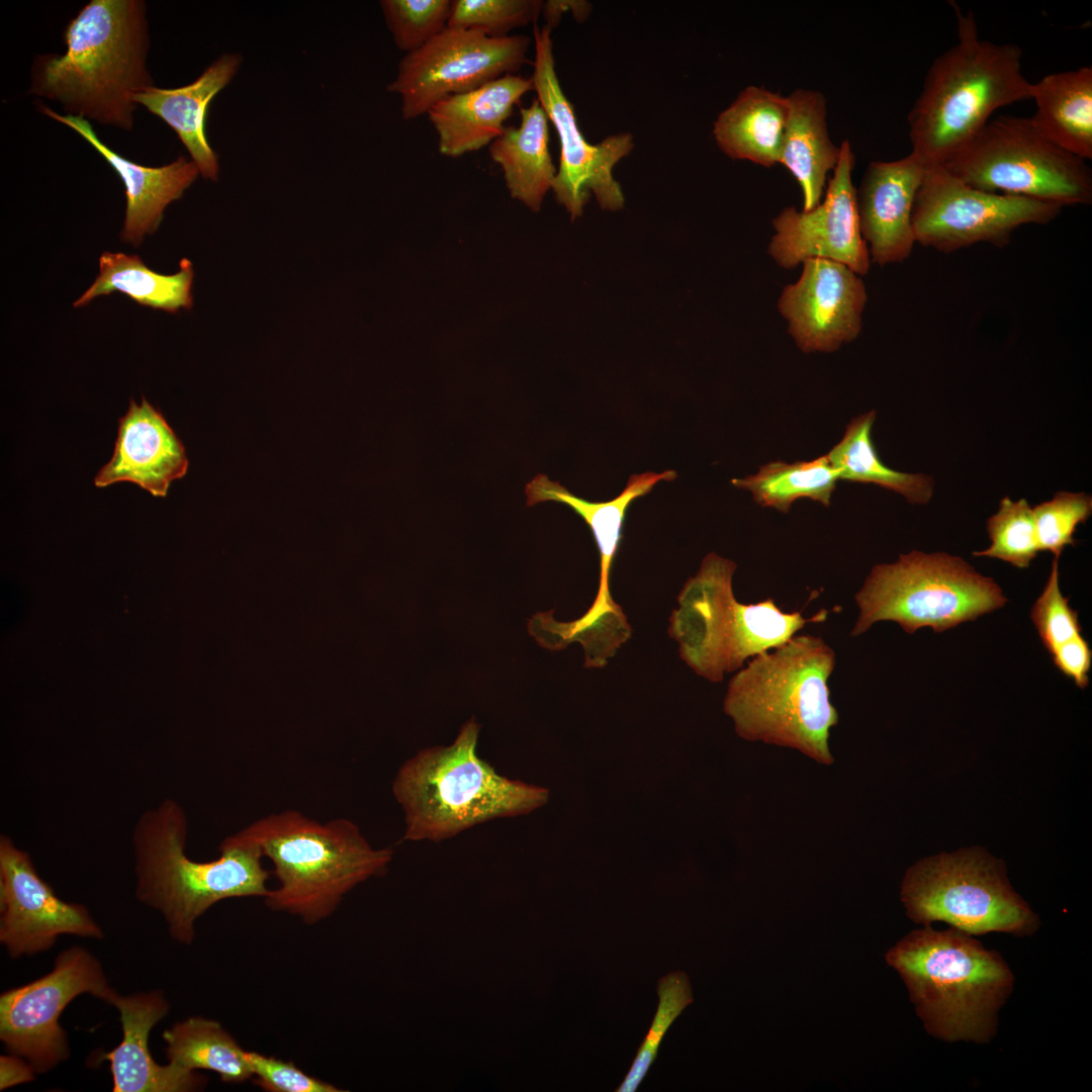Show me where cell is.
Wrapping results in <instances>:
<instances>
[{"mask_svg":"<svg viewBox=\"0 0 1092 1092\" xmlns=\"http://www.w3.org/2000/svg\"><path fill=\"white\" fill-rule=\"evenodd\" d=\"M1062 206L975 188L941 164L926 165L912 211L915 242L949 254L986 243L1006 247L1015 230L1048 224Z\"/></svg>","mask_w":1092,"mask_h":1092,"instance_id":"7c38bea8","label":"cell"},{"mask_svg":"<svg viewBox=\"0 0 1092 1092\" xmlns=\"http://www.w3.org/2000/svg\"><path fill=\"white\" fill-rule=\"evenodd\" d=\"M907 916L943 921L968 934L1032 935L1039 920L1011 888L1002 861L979 848L941 853L909 868L901 886Z\"/></svg>","mask_w":1092,"mask_h":1092,"instance_id":"30bf717a","label":"cell"},{"mask_svg":"<svg viewBox=\"0 0 1092 1092\" xmlns=\"http://www.w3.org/2000/svg\"><path fill=\"white\" fill-rule=\"evenodd\" d=\"M551 30L547 25L540 27L534 23L535 58L531 80L560 143L559 168L552 186L555 198L571 219L582 215L589 191L603 209L619 210L624 206L625 198L613 177V169L632 152L633 136L629 132H620L596 145L584 139L555 71Z\"/></svg>","mask_w":1092,"mask_h":1092,"instance_id":"9a60e30c","label":"cell"},{"mask_svg":"<svg viewBox=\"0 0 1092 1092\" xmlns=\"http://www.w3.org/2000/svg\"><path fill=\"white\" fill-rule=\"evenodd\" d=\"M542 5L535 0H453L448 27L505 37L514 28L537 22Z\"/></svg>","mask_w":1092,"mask_h":1092,"instance_id":"d590c367","label":"cell"},{"mask_svg":"<svg viewBox=\"0 0 1092 1092\" xmlns=\"http://www.w3.org/2000/svg\"><path fill=\"white\" fill-rule=\"evenodd\" d=\"M676 476L670 469L661 473L632 474L618 496L599 503L571 493L545 474H537L526 484L528 507L549 500L564 504L581 517L595 537L601 569L598 594L581 617L570 622L554 621L550 628L551 638L558 648L564 649L570 643L578 642L583 647L584 663L588 666L606 665L631 636V626L610 594L611 567L622 539L628 508L636 498L649 493L657 482L670 481Z\"/></svg>","mask_w":1092,"mask_h":1092,"instance_id":"8fae6325","label":"cell"},{"mask_svg":"<svg viewBox=\"0 0 1092 1092\" xmlns=\"http://www.w3.org/2000/svg\"><path fill=\"white\" fill-rule=\"evenodd\" d=\"M958 39L925 75L907 119L911 153L925 165L943 164L967 145L1000 107L1031 98L1021 72L1022 50L979 37L972 12L952 2Z\"/></svg>","mask_w":1092,"mask_h":1092,"instance_id":"3957f363","label":"cell"},{"mask_svg":"<svg viewBox=\"0 0 1092 1092\" xmlns=\"http://www.w3.org/2000/svg\"><path fill=\"white\" fill-rule=\"evenodd\" d=\"M187 827L181 805L166 799L142 814L132 834L135 896L183 944L193 942L197 919L214 904L270 891L261 847L245 828L221 841L217 858L197 861L186 854Z\"/></svg>","mask_w":1092,"mask_h":1092,"instance_id":"7a4b0ae2","label":"cell"},{"mask_svg":"<svg viewBox=\"0 0 1092 1092\" xmlns=\"http://www.w3.org/2000/svg\"><path fill=\"white\" fill-rule=\"evenodd\" d=\"M34 1075L32 1066L22 1057L14 1054L0 1057V1090L30 1082L34 1079Z\"/></svg>","mask_w":1092,"mask_h":1092,"instance_id":"b9f144b4","label":"cell"},{"mask_svg":"<svg viewBox=\"0 0 1092 1092\" xmlns=\"http://www.w3.org/2000/svg\"><path fill=\"white\" fill-rule=\"evenodd\" d=\"M926 1031L945 1041L988 1042L1014 976L1002 957L954 927L906 934L886 953Z\"/></svg>","mask_w":1092,"mask_h":1092,"instance_id":"5b68a950","label":"cell"},{"mask_svg":"<svg viewBox=\"0 0 1092 1092\" xmlns=\"http://www.w3.org/2000/svg\"><path fill=\"white\" fill-rule=\"evenodd\" d=\"M991 545L974 551L977 557L997 558L1017 568H1026L1040 552L1032 508L1025 498L1004 496L996 514L987 521Z\"/></svg>","mask_w":1092,"mask_h":1092,"instance_id":"836d02e7","label":"cell"},{"mask_svg":"<svg viewBox=\"0 0 1092 1092\" xmlns=\"http://www.w3.org/2000/svg\"><path fill=\"white\" fill-rule=\"evenodd\" d=\"M192 282L188 259L180 261L177 273L163 275L148 268L138 255L104 252L99 258V274L73 305L85 306L98 296L119 291L140 305L177 313L192 308Z\"/></svg>","mask_w":1092,"mask_h":1092,"instance_id":"f546056e","label":"cell"},{"mask_svg":"<svg viewBox=\"0 0 1092 1092\" xmlns=\"http://www.w3.org/2000/svg\"><path fill=\"white\" fill-rule=\"evenodd\" d=\"M1040 551L1059 558L1076 544L1074 534L1092 514V496L1085 492L1058 491L1053 498L1032 508Z\"/></svg>","mask_w":1092,"mask_h":1092,"instance_id":"74e56055","label":"cell"},{"mask_svg":"<svg viewBox=\"0 0 1092 1092\" xmlns=\"http://www.w3.org/2000/svg\"><path fill=\"white\" fill-rule=\"evenodd\" d=\"M586 6L580 1L550 0L543 3L541 13L546 20L545 25L552 29L558 24L562 13L568 9H571L576 19H584L588 13V10H585Z\"/></svg>","mask_w":1092,"mask_h":1092,"instance_id":"7bdbcfd3","label":"cell"},{"mask_svg":"<svg viewBox=\"0 0 1092 1092\" xmlns=\"http://www.w3.org/2000/svg\"><path fill=\"white\" fill-rule=\"evenodd\" d=\"M788 115L780 158L798 182L803 209L809 211L822 200L827 176L836 168L840 146L830 139L827 101L812 89L797 88L787 96Z\"/></svg>","mask_w":1092,"mask_h":1092,"instance_id":"484cf974","label":"cell"},{"mask_svg":"<svg viewBox=\"0 0 1092 1092\" xmlns=\"http://www.w3.org/2000/svg\"><path fill=\"white\" fill-rule=\"evenodd\" d=\"M520 113V126H506L488 152L502 168L511 196L539 211L557 172L549 151V119L537 98Z\"/></svg>","mask_w":1092,"mask_h":1092,"instance_id":"83f0119b","label":"cell"},{"mask_svg":"<svg viewBox=\"0 0 1092 1092\" xmlns=\"http://www.w3.org/2000/svg\"><path fill=\"white\" fill-rule=\"evenodd\" d=\"M1058 560L1054 558L1043 592L1030 612L1038 635L1051 654L1064 642L1081 635L1082 631L1078 612L1069 606L1068 598L1060 590Z\"/></svg>","mask_w":1092,"mask_h":1092,"instance_id":"f35d334b","label":"cell"},{"mask_svg":"<svg viewBox=\"0 0 1092 1092\" xmlns=\"http://www.w3.org/2000/svg\"><path fill=\"white\" fill-rule=\"evenodd\" d=\"M787 115V96L750 85L718 115L713 135L730 159L771 168L780 164Z\"/></svg>","mask_w":1092,"mask_h":1092,"instance_id":"4316f807","label":"cell"},{"mask_svg":"<svg viewBox=\"0 0 1092 1092\" xmlns=\"http://www.w3.org/2000/svg\"><path fill=\"white\" fill-rule=\"evenodd\" d=\"M162 1036L169 1063L178 1068L211 1071L225 1083L239 1084L253 1078L246 1051L218 1021L188 1017L166 1029Z\"/></svg>","mask_w":1092,"mask_h":1092,"instance_id":"1f68e13d","label":"cell"},{"mask_svg":"<svg viewBox=\"0 0 1092 1092\" xmlns=\"http://www.w3.org/2000/svg\"><path fill=\"white\" fill-rule=\"evenodd\" d=\"M380 4L396 47L406 54L448 26L451 0H383Z\"/></svg>","mask_w":1092,"mask_h":1092,"instance_id":"8d00e7d4","label":"cell"},{"mask_svg":"<svg viewBox=\"0 0 1092 1092\" xmlns=\"http://www.w3.org/2000/svg\"><path fill=\"white\" fill-rule=\"evenodd\" d=\"M245 829L273 863L278 881L264 898L266 905L307 925L330 917L351 890L382 875L392 859L391 849L373 847L346 818L321 823L284 810Z\"/></svg>","mask_w":1092,"mask_h":1092,"instance_id":"52a82bcc","label":"cell"},{"mask_svg":"<svg viewBox=\"0 0 1092 1092\" xmlns=\"http://www.w3.org/2000/svg\"><path fill=\"white\" fill-rule=\"evenodd\" d=\"M529 91H534L531 78L507 74L437 102L427 114L438 133L440 154L458 158L489 146L503 133L514 106Z\"/></svg>","mask_w":1092,"mask_h":1092,"instance_id":"cb8c5ba5","label":"cell"},{"mask_svg":"<svg viewBox=\"0 0 1092 1092\" xmlns=\"http://www.w3.org/2000/svg\"><path fill=\"white\" fill-rule=\"evenodd\" d=\"M88 993L111 1003L100 962L87 949L72 946L56 958L47 975L0 996V1039L10 1054L25 1059L35 1073H47L70 1057L59 1018L67 1005Z\"/></svg>","mask_w":1092,"mask_h":1092,"instance_id":"4fadbf2b","label":"cell"},{"mask_svg":"<svg viewBox=\"0 0 1092 1092\" xmlns=\"http://www.w3.org/2000/svg\"><path fill=\"white\" fill-rule=\"evenodd\" d=\"M838 479V472L825 454L812 461L769 462L756 474L734 478L731 482L750 491L754 502L761 507L788 513L792 504L801 497L828 507Z\"/></svg>","mask_w":1092,"mask_h":1092,"instance_id":"d6a6232c","label":"cell"},{"mask_svg":"<svg viewBox=\"0 0 1092 1092\" xmlns=\"http://www.w3.org/2000/svg\"><path fill=\"white\" fill-rule=\"evenodd\" d=\"M38 109L76 131L120 177L126 199L120 239L125 243L139 246L145 236L154 234L166 207L179 199L199 174L194 162L182 156L160 167H146L131 162L104 144L88 120L60 114L44 104H40Z\"/></svg>","mask_w":1092,"mask_h":1092,"instance_id":"7402d4cb","label":"cell"},{"mask_svg":"<svg viewBox=\"0 0 1092 1092\" xmlns=\"http://www.w3.org/2000/svg\"><path fill=\"white\" fill-rule=\"evenodd\" d=\"M241 64L237 54H224L192 83L174 89L155 85L134 95L133 101L163 119L188 151L199 174L217 180L218 158L210 147L205 121L212 98L234 78Z\"/></svg>","mask_w":1092,"mask_h":1092,"instance_id":"d4e9b609","label":"cell"},{"mask_svg":"<svg viewBox=\"0 0 1092 1092\" xmlns=\"http://www.w3.org/2000/svg\"><path fill=\"white\" fill-rule=\"evenodd\" d=\"M1052 655L1055 665L1064 674L1072 677L1078 688L1085 689L1088 686L1092 653L1082 635L1064 642Z\"/></svg>","mask_w":1092,"mask_h":1092,"instance_id":"60d3db41","label":"cell"},{"mask_svg":"<svg viewBox=\"0 0 1092 1092\" xmlns=\"http://www.w3.org/2000/svg\"><path fill=\"white\" fill-rule=\"evenodd\" d=\"M63 934L103 937L87 908L59 898L37 874L29 854L1 835V944L17 959L49 950Z\"/></svg>","mask_w":1092,"mask_h":1092,"instance_id":"e0dca14e","label":"cell"},{"mask_svg":"<svg viewBox=\"0 0 1092 1092\" xmlns=\"http://www.w3.org/2000/svg\"><path fill=\"white\" fill-rule=\"evenodd\" d=\"M854 599L859 613L851 636L880 621H894L908 634L922 627L943 632L1007 602L991 577L963 558L917 550L875 565Z\"/></svg>","mask_w":1092,"mask_h":1092,"instance_id":"ba28073f","label":"cell"},{"mask_svg":"<svg viewBox=\"0 0 1092 1092\" xmlns=\"http://www.w3.org/2000/svg\"><path fill=\"white\" fill-rule=\"evenodd\" d=\"M736 563L709 553L681 588L669 619V635L681 659L699 675L717 682L730 672V649L737 601L732 577Z\"/></svg>","mask_w":1092,"mask_h":1092,"instance_id":"d6986e66","label":"cell"},{"mask_svg":"<svg viewBox=\"0 0 1092 1092\" xmlns=\"http://www.w3.org/2000/svg\"><path fill=\"white\" fill-rule=\"evenodd\" d=\"M876 412H867L850 421L845 433L827 454L839 479L873 483L903 495L911 504H927L934 490L931 476L906 473L886 466L872 441Z\"/></svg>","mask_w":1092,"mask_h":1092,"instance_id":"4dcf8cb0","label":"cell"},{"mask_svg":"<svg viewBox=\"0 0 1092 1092\" xmlns=\"http://www.w3.org/2000/svg\"><path fill=\"white\" fill-rule=\"evenodd\" d=\"M658 1006L632 1065L617 1092H634L656 1060L660 1043L673 1021L693 1002L692 986L682 972L658 980Z\"/></svg>","mask_w":1092,"mask_h":1092,"instance_id":"e575fe53","label":"cell"},{"mask_svg":"<svg viewBox=\"0 0 1092 1092\" xmlns=\"http://www.w3.org/2000/svg\"><path fill=\"white\" fill-rule=\"evenodd\" d=\"M941 165L965 183L988 192L1062 207L1092 202V171L1086 161L1050 141L1030 117L990 119Z\"/></svg>","mask_w":1092,"mask_h":1092,"instance_id":"9c48e42d","label":"cell"},{"mask_svg":"<svg viewBox=\"0 0 1092 1092\" xmlns=\"http://www.w3.org/2000/svg\"><path fill=\"white\" fill-rule=\"evenodd\" d=\"M840 148L820 203L809 211L788 206L772 218L775 233L767 252L778 266L793 269L805 260L821 258L841 263L859 276L869 273L872 262L859 230L852 183L854 154L847 140Z\"/></svg>","mask_w":1092,"mask_h":1092,"instance_id":"2e32d148","label":"cell"},{"mask_svg":"<svg viewBox=\"0 0 1092 1092\" xmlns=\"http://www.w3.org/2000/svg\"><path fill=\"white\" fill-rule=\"evenodd\" d=\"M527 35L491 37L475 29L446 27L405 54L387 91L401 99L404 119L427 114L443 98L474 90L528 61Z\"/></svg>","mask_w":1092,"mask_h":1092,"instance_id":"5bb4252c","label":"cell"},{"mask_svg":"<svg viewBox=\"0 0 1092 1092\" xmlns=\"http://www.w3.org/2000/svg\"><path fill=\"white\" fill-rule=\"evenodd\" d=\"M1035 127L1065 151L1092 159V67L1058 72L1032 83Z\"/></svg>","mask_w":1092,"mask_h":1092,"instance_id":"f1b7e54d","label":"cell"},{"mask_svg":"<svg viewBox=\"0 0 1092 1092\" xmlns=\"http://www.w3.org/2000/svg\"><path fill=\"white\" fill-rule=\"evenodd\" d=\"M834 650L813 635L756 655L729 681L724 711L736 733L753 742L791 748L823 765L834 762L829 738L839 716L828 680Z\"/></svg>","mask_w":1092,"mask_h":1092,"instance_id":"277c9868","label":"cell"},{"mask_svg":"<svg viewBox=\"0 0 1092 1092\" xmlns=\"http://www.w3.org/2000/svg\"><path fill=\"white\" fill-rule=\"evenodd\" d=\"M254 1083L268 1092H340L337 1086L308 1075L292 1062L246 1051Z\"/></svg>","mask_w":1092,"mask_h":1092,"instance_id":"ab89813d","label":"cell"},{"mask_svg":"<svg viewBox=\"0 0 1092 1092\" xmlns=\"http://www.w3.org/2000/svg\"><path fill=\"white\" fill-rule=\"evenodd\" d=\"M64 40L63 54L35 56L28 93L58 102L67 115L130 130L134 95L154 86L146 2L91 0Z\"/></svg>","mask_w":1092,"mask_h":1092,"instance_id":"6da1fadb","label":"cell"},{"mask_svg":"<svg viewBox=\"0 0 1092 1092\" xmlns=\"http://www.w3.org/2000/svg\"><path fill=\"white\" fill-rule=\"evenodd\" d=\"M802 266L798 280L784 287L778 309L802 352H835L861 332L866 285L859 275L835 261L813 258Z\"/></svg>","mask_w":1092,"mask_h":1092,"instance_id":"ac0fdd59","label":"cell"},{"mask_svg":"<svg viewBox=\"0 0 1092 1092\" xmlns=\"http://www.w3.org/2000/svg\"><path fill=\"white\" fill-rule=\"evenodd\" d=\"M188 468L185 448L163 415L143 397L130 400L119 419L110 460L94 478L97 487L129 481L154 496H166L171 482Z\"/></svg>","mask_w":1092,"mask_h":1092,"instance_id":"44dd1931","label":"cell"},{"mask_svg":"<svg viewBox=\"0 0 1092 1092\" xmlns=\"http://www.w3.org/2000/svg\"><path fill=\"white\" fill-rule=\"evenodd\" d=\"M119 1011L123 1037L107 1054L114 1092H189L205 1087L206 1078L172 1064L158 1065L149 1048L152 1028L169 1012L164 992L154 990L127 996L118 993L111 1003Z\"/></svg>","mask_w":1092,"mask_h":1092,"instance_id":"603a6c76","label":"cell"},{"mask_svg":"<svg viewBox=\"0 0 1092 1092\" xmlns=\"http://www.w3.org/2000/svg\"><path fill=\"white\" fill-rule=\"evenodd\" d=\"M479 730L471 718L452 744L426 748L399 767L392 794L404 814V840L438 842L546 804L547 789L504 777L478 755Z\"/></svg>","mask_w":1092,"mask_h":1092,"instance_id":"8992f818","label":"cell"},{"mask_svg":"<svg viewBox=\"0 0 1092 1092\" xmlns=\"http://www.w3.org/2000/svg\"><path fill=\"white\" fill-rule=\"evenodd\" d=\"M925 168L912 153L867 166L855 188V205L872 263L885 266L910 257L916 243L912 211Z\"/></svg>","mask_w":1092,"mask_h":1092,"instance_id":"ffe728a7","label":"cell"}]
</instances>
